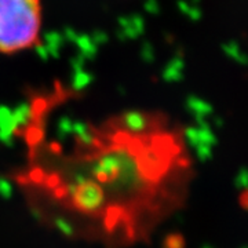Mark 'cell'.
I'll return each mask as SVG.
<instances>
[{"mask_svg":"<svg viewBox=\"0 0 248 248\" xmlns=\"http://www.w3.org/2000/svg\"><path fill=\"white\" fill-rule=\"evenodd\" d=\"M33 116L10 179L33 218L55 234L133 248L151 241L187 202L195 160L185 130L166 112L123 109L57 138Z\"/></svg>","mask_w":248,"mask_h":248,"instance_id":"6da1fadb","label":"cell"},{"mask_svg":"<svg viewBox=\"0 0 248 248\" xmlns=\"http://www.w3.org/2000/svg\"><path fill=\"white\" fill-rule=\"evenodd\" d=\"M45 28L43 0H0V55L35 50Z\"/></svg>","mask_w":248,"mask_h":248,"instance_id":"7a4b0ae2","label":"cell"}]
</instances>
